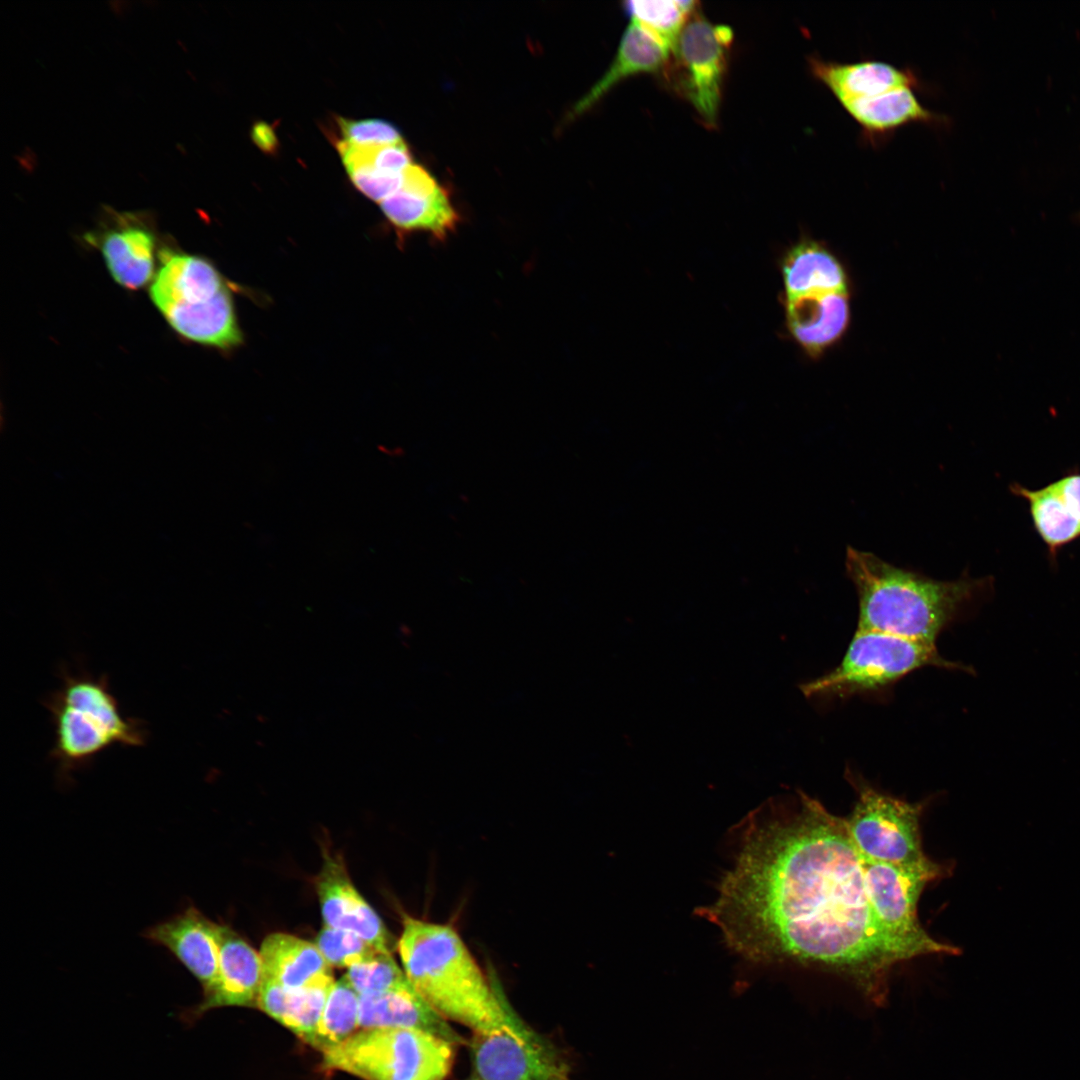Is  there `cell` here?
<instances>
[{
    "mask_svg": "<svg viewBox=\"0 0 1080 1080\" xmlns=\"http://www.w3.org/2000/svg\"><path fill=\"white\" fill-rule=\"evenodd\" d=\"M860 126L870 141L885 138L909 124L943 125L945 116L926 108L914 93V88H897L869 98L841 104Z\"/></svg>",
    "mask_w": 1080,
    "mask_h": 1080,
    "instance_id": "cell-18",
    "label": "cell"
},
{
    "mask_svg": "<svg viewBox=\"0 0 1080 1080\" xmlns=\"http://www.w3.org/2000/svg\"><path fill=\"white\" fill-rule=\"evenodd\" d=\"M337 122L343 136L342 141L355 146H383L404 141L399 130L385 120H351L339 117Z\"/></svg>",
    "mask_w": 1080,
    "mask_h": 1080,
    "instance_id": "cell-31",
    "label": "cell"
},
{
    "mask_svg": "<svg viewBox=\"0 0 1080 1080\" xmlns=\"http://www.w3.org/2000/svg\"><path fill=\"white\" fill-rule=\"evenodd\" d=\"M380 208L398 231L428 232L437 241H445L460 222L448 191L441 185L430 191L401 187L380 202Z\"/></svg>",
    "mask_w": 1080,
    "mask_h": 1080,
    "instance_id": "cell-20",
    "label": "cell"
},
{
    "mask_svg": "<svg viewBox=\"0 0 1080 1080\" xmlns=\"http://www.w3.org/2000/svg\"><path fill=\"white\" fill-rule=\"evenodd\" d=\"M812 76L826 87L840 104L869 98L903 87L918 88V76L908 68H899L879 60L843 63L818 56L808 58Z\"/></svg>",
    "mask_w": 1080,
    "mask_h": 1080,
    "instance_id": "cell-16",
    "label": "cell"
},
{
    "mask_svg": "<svg viewBox=\"0 0 1080 1080\" xmlns=\"http://www.w3.org/2000/svg\"><path fill=\"white\" fill-rule=\"evenodd\" d=\"M325 926L350 931L380 951L391 952L392 937L378 914L351 882L343 862L329 854L316 879Z\"/></svg>",
    "mask_w": 1080,
    "mask_h": 1080,
    "instance_id": "cell-13",
    "label": "cell"
},
{
    "mask_svg": "<svg viewBox=\"0 0 1080 1080\" xmlns=\"http://www.w3.org/2000/svg\"><path fill=\"white\" fill-rule=\"evenodd\" d=\"M100 249L111 276L122 287L136 290L153 279L155 239L148 229L136 224L112 229L104 234Z\"/></svg>",
    "mask_w": 1080,
    "mask_h": 1080,
    "instance_id": "cell-23",
    "label": "cell"
},
{
    "mask_svg": "<svg viewBox=\"0 0 1080 1080\" xmlns=\"http://www.w3.org/2000/svg\"><path fill=\"white\" fill-rule=\"evenodd\" d=\"M472 1080H479V1079H477V1078H473Z\"/></svg>",
    "mask_w": 1080,
    "mask_h": 1080,
    "instance_id": "cell-34",
    "label": "cell"
},
{
    "mask_svg": "<svg viewBox=\"0 0 1080 1080\" xmlns=\"http://www.w3.org/2000/svg\"><path fill=\"white\" fill-rule=\"evenodd\" d=\"M345 977L359 995L386 992L409 982L391 952L384 951L351 965Z\"/></svg>",
    "mask_w": 1080,
    "mask_h": 1080,
    "instance_id": "cell-28",
    "label": "cell"
},
{
    "mask_svg": "<svg viewBox=\"0 0 1080 1080\" xmlns=\"http://www.w3.org/2000/svg\"><path fill=\"white\" fill-rule=\"evenodd\" d=\"M857 799L845 818L850 838L864 860L905 864L926 857L922 849V802H908L848 775Z\"/></svg>",
    "mask_w": 1080,
    "mask_h": 1080,
    "instance_id": "cell-9",
    "label": "cell"
},
{
    "mask_svg": "<svg viewBox=\"0 0 1080 1080\" xmlns=\"http://www.w3.org/2000/svg\"><path fill=\"white\" fill-rule=\"evenodd\" d=\"M733 32L713 24L696 9L683 26L671 53L675 89L709 126H715ZM670 56V57H671Z\"/></svg>",
    "mask_w": 1080,
    "mask_h": 1080,
    "instance_id": "cell-11",
    "label": "cell"
},
{
    "mask_svg": "<svg viewBox=\"0 0 1080 1080\" xmlns=\"http://www.w3.org/2000/svg\"><path fill=\"white\" fill-rule=\"evenodd\" d=\"M694 1H628L624 8L631 20L663 43L672 53L678 36L697 9Z\"/></svg>",
    "mask_w": 1080,
    "mask_h": 1080,
    "instance_id": "cell-27",
    "label": "cell"
},
{
    "mask_svg": "<svg viewBox=\"0 0 1080 1080\" xmlns=\"http://www.w3.org/2000/svg\"><path fill=\"white\" fill-rule=\"evenodd\" d=\"M263 975L288 989H298L319 976L332 974L315 943L277 932L265 937L259 951Z\"/></svg>",
    "mask_w": 1080,
    "mask_h": 1080,
    "instance_id": "cell-22",
    "label": "cell"
},
{
    "mask_svg": "<svg viewBox=\"0 0 1080 1080\" xmlns=\"http://www.w3.org/2000/svg\"><path fill=\"white\" fill-rule=\"evenodd\" d=\"M925 666L975 674L972 667L943 658L935 644L878 631L856 630L840 664L801 684L800 690L809 699L872 693L886 689Z\"/></svg>",
    "mask_w": 1080,
    "mask_h": 1080,
    "instance_id": "cell-6",
    "label": "cell"
},
{
    "mask_svg": "<svg viewBox=\"0 0 1080 1080\" xmlns=\"http://www.w3.org/2000/svg\"><path fill=\"white\" fill-rule=\"evenodd\" d=\"M150 285V298L184 338L229 350L242 344L232 294L207 259L163 249Z\"/></svg>",
    "mask_w": 1080,
    "mask_h": 1080,
    "instance_id": "cell-5",
    "label": "cell"
},
{
    "mask_svg": "<svg viewBox=\"0 0 1080 1080\" xmlns=\"http://www.w3.org/2000/svg\"><path fill=\"white\" fill-rule=\"evenodd\" d=\"M787 329L817 358L845 335L851 319L849 291L820 292L784 299Z\"/></svg>",
    "mask_w": 1080,
    "mask_h": 1080,
    "instance_id": "cell-15",
    "label": "cell"
},
{
    "mask_svg": "<svg viewBox=\"0 0 1080 1080\" xmlns=\"http://www.w3.org/2000/svg\"><path fill=\"white\" fill-rule=\"evenodd\" d=\"M670 56V50L663 43L637 22L631 20L608 70L573 105L569 118L586 112L622 79L642 72H657L663 69L667 66Z\"/></svg>",
    "mask_w": 1080,
    "mask_h": 1080,
    "instance_id": "cell-21",
    "label": "cell"
},
{
    "mask_svg": "<svg viewBox=\"0 0 1080 1080\" xmlns=\"http://www.w3.org/2000/svg\"><path fill=\"white\" fill-rule=\"evenodd\" d=\"M1052 483L1071 514L1080 523V469L1071 468Z\"/></svg>",
    "mask_w": 1080,
    "mask_h": 1080,
    "instance_id": "cell-32",
    "label": "cell"
},
{
    "mask_svg": "<svg viewBox=\"0 0 1080 1080\" xmlns=\"http://www.w3.org/2000/svg\"><path fill=\"white\" fill-rule=\"evenodd\" d=\"M219 969L215 984L203 993L202 1002L179 1016L192 1022L210 1009L226 1006H250L256 1003L263 978V965L255 951L229 926L217 924Z\"/></svg>",
    "mask_w": 1080,
    "mask_h": 1080,
    "instance_id": "cell-12",
    "label": "cell"
},
{
    "mask_svg": "<svg viewBox=\"0 0 1080 1080\" xmlns=\"http://www.w3.org/2000/svg\"><path fill=\"white\" fill-rule=\"evenodd\" d=\"M867 895L883 928L921 956L956 955L954 945L934 939L922 927L917 908L925 887L942 878L945 868L929 859L905 864L862 859Z\"/></svg>",
    "mask_w": 1080,
    "mask_h": 1080,
    "instance_id": "cell-8",
    "label": "cell"
},
{
    "mask_svg": "<svg viewBox=\"0 0 1080 1080\" xmlns=\"http://www.w3.org/2000/svg\"><path fill=\"white\" fill-rule=\"evenodd\" d=\"M845 568L859 602L856 630L878 631L935 644L951 622L994 592L992 577L968 574L941 581L847 547Z\"/></svg>",
    "mask_w": 1080,
    "mask_h": 1080,
    "instance_id": "cell-2",
    "label": "cell"
},
{
    "mask_svg": "<svg viewBox=\"0 0 1080 1080\" xmlns=\"http://www.w3.org/2000/svg\"><path fill=\"white\" fill-rule=\"evenodd\" d=\"M1009 490L1027 503L1033 529L1046 547L1050 564L1056 566L1060 552L1080 539V523L1052 482L1037 489L1013 482Z\"/></svg>",
    "mask_w": 1080,
    "mask_h": 1080,
    "instance_id": "cell-24",
    "label": "cell"
},
{
    "mask_svg": "<svg viewBox=\"0 0 1080 1080\" xmlns=\"http://www.w3.org/2000/svg\"><path fill=\"white\" fill-rule=\"evenodd\" d=\"M454 1046L421 1030L369 1028L323 1052V1064L364 1080H444Z\"/></svg>",
    "mask_w": 1080,
    "mask_h": 1080,
    "instance_id": "cell-7",
    "label": "cell"
},
{
    "mask_svg": "<svg viewBox=\"0 0 1080 1080\" xmlns=\"http://www.w3.org/2000/svg\"><path fill=\"white\" fill-rule=\"evenodd\" d=\"M254 143L264 152L272 153L278 148V139L273 128L265 122H257L251 130Z\"/></svg>",
    "mask_w": 1080,
    "mask_h": 1080,
    "instance_id": "cell-33",
    "label": "cell"
},
{
    "mask_svg": "<svg viewBox=\"0 0 1080 1080\" xmlns=\"http://www.w3.org/2000/svg\"><path fill=\"white\" fill-rule=\"evenodd\" d=\"M315 945L331 967H350L380 951L360 936L328 926L318 933Z\"/></svg>",
    "mask_w": 1080,
    "mask_h": 1080,
    "instance_id": "cell-29",
    "label": "cell"
},
{
    "mask_svg": "<svg viewBox=\"0 0 1080 1080\" xmlns=\"http://www.w3.org/2000/svg\"><path fill=\"white\" fill-rule=\"evenodd\" d=\"M397 945L410 984L444 1018L473 1032L503 1023L502 989L488 980L452 926L405 916Z\"/></svg>",
    "mask_w": 1080,
    "mask_h": 1080,
    "instance_id": "cell-3",
    "label": "cell"
},
{
    "mask_svg": "<svg viewBox=\"0 0 1080 1080\" xmlns=\"http://www.w3.org/2000/svg\"><path fill=\"white\" fill-rule=\"evenodd\" d=\"M341 158L353 184L371 200L380 203L402 186L403 172L383 173L354 157L341 155Z\"/></svg>",
    "mask_w": 1080,
    "mask_h": 1080,
    "instance_id": "cell-30",
    "label": "cell"
},
{
    "mask_svg": "<svg viewBox=\"0 0 1080 1080\" xmlns=\"http://www.w3.org/2000/svg\"><path fill=\"white\" fill-rule=\"evenodd\" d=\"M472 1056L479 1080H568L559 1050L527 1025L508 1000L501 1025L474 1032Z\"/></svg>",
    "mask_w": 1080,
    "mask_h": 1080,
    "instance_id": "cell-10",
    "label": "cell"
},
{
    "mask_svg": "<svg viewBox=\"0 0 1080 1080\" xmlns=\"http://www.w3.org/2000/svg\"><path fill=\"white\" fill-rule=\"evenodd\" d=\"M359 1027L416 1029L454 1045L465 1043L447 1019L433 1009L410 982L386 992L360 995Z\"/></svg>",
    "mask_w": 1080,
    "mask_h": 1080,
    "instance_id": "cell-17",
    "label": "cell"
},
{
    "mask_svg": "<svg viewBox=\"0 0 1080 1080\" xmlns=\"http://www.w3.org/2000/svg\"><path fill=\"white\" fill-rule=\"evenodd\" d=\"M699 914L742 957L832 973L876 1005L887 1000L893 968L920 957L877 919L845 818L803 792L750 816L715 899Z\"/></svg>",
    "mask_w": 1080,
    "mask_h": 1080,
    "instance_id": "cell-1",
    "label": "cell"
},
{
    "mask_svg": "<svg viewBox=\"0 0 1080 1080\" xmlns=\"http://www.w3.org/2000/svg\"><path fill=\"white\" fill-rule=\"evenodd\" d=\"M360 995L348 979L335 981L310 1045L325 1052L344 1042L359 1027Z\"/></svg>",
    "mask_w": 1080,
    "mask_h": 1080,
    "instance_id": "cell-25",
    "label": "cell"
},
{
    "mask_svg": "<svg viewBox=\"0 0 1080 1080\" xmlns=\"http://www.w3.org/2000/svg\"><path fill=\"white\" fill-rule=\"evenodd\" d=\"M334 983L332 974H326L317 977L304 987L287 988L277 1022L311 1044Z\"/></svg>",
    "mask_w": 1080,
    "mask_h": 1080,
    "instance_id": "cell-26",
    "label": "cell"
},
{
    "mask_svg": "<svg viewBox=\"0 0 1080 1080\" xmlns=\"http://www.w3.org/2000/svg\"><path fill=\"white\" fill-rule=\"evenodd\" d=\"M217 923L189 906L170 919L149 927L144 937L167 948L200 982L203 993L216 982L219 969Z\"/></svg>",
    "mask_w": 1080,
    "mask_h": 1080,
    "instance_id": "cell-14",
    "label": "cell"
},
{
    "mask_svg": "<svg viewBox=\"0 0 1080 1080\" xmlns=\"http://www.w3.org/2000/svg\"><path fill=\"white\" fill-rule=\"evenodd\" d=\"M61 685L42 704L50 714L54 742L49 759L63 781L89 766L105 750L142 747L149 737L143 720L124 716L105 674L62 667Z\"/></svg>",
    "mask_w": 1080,
    "mask_h": 1080,
    "instance_id": "cell-4",
    "label": "cell"
},
{
    "mask_svg": "<svg viewBox=\"0 0 1080 1080\" xmlns=\"http://www.w3.org/2000/svg\"><path fill=\"white\" fill-rule=\"evenodd\" d=\"M781 274L785 298L849 291V277L843 263L823 242L812 238H802L786 251Z\"/></svg>",
    "mask_w": 1080,
    "mask_h": 1080,
    "instance_id": "cell-19",
    "label": "cell"
}]
</instances>
